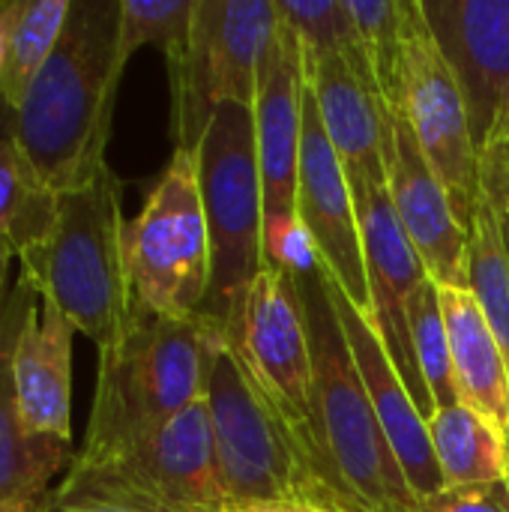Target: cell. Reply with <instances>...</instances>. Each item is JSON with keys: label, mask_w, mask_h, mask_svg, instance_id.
<instances>
[{"label": "cell", "mask_w": 509, "mask_h": 512, "mask_svg": "<svg viewBox=\"0 0 509 512\" xmlns=\"http://www.w3.org/2000/svg\"><path fill=\"white\" fill-rule=\"evenodd\" d=\"M120 60V0H72L66 27L9 117L12 138L63 195L87 183L108 159Z\"/></svg>", "instance_id": "6da1fadb"}, {"label": "cell", "mask_w": 509, "mask_h": 512, "mask_svg": "<svg viewBox=\"0 0 509 512\" xmlns=\"http://www.w3.org/2000/svg\"><path fill=\"white\" fill-rule=\"evenodd\" d=\"M312 342V441L324 483L351 512H420L357 372L336 315L330 273L294 276Z\"/></svg>", "instance_id": "7a4b0ae2"}, {"label": "cell", "mask_w": 509, "mask_h": 512, "mask_svg": "<svg viewBox=\"0 0 509 512\" xmlns=\"http://www.w3.org/2000/svg\"><path fill=\"white\" fill-rule=\"evenodd\" d=\"M225 333L207 318H159L135 306L126 336L99 351L96 393L75 462L108 465L207 396Z\"/></svg>", "instance_id": "3957f363"}, {"label": "cell", "mask_w": 509, "mask_h": 512, "mask_svg": "<svg viewBox=\"0 0 509 512\" xmlns=\"http://www.w3.org/2000/svg\"><path fill=\"white\" fill-rule=\"evenodd\" d=\"M18 279L99 351L126 336L135 297L126 267L123 183L108 162L87 183L57 195L54 228L18 258Z\"/></svg>", "instance_id": "277c9868"}, {"label": "cell", "mask_w": 509, "mask_h": 512, "mask_svg": "<svg viewBox=\"0 0 509 512\" xmlns=\"http://www.w3.org/2000/svg\"><path fill=\"white\" fill-rule=\"evenodd\" d=\"M207 411L228 504H312L351 512L228 342L216 348L210 363Z\"/></svg>", "instance_id": "5b68a950"}, {"label": "cell", "mask_w": 509, "mask_h": 512, "mask_svg": "<svg viewBox=\"0 0 509 512\" xmlns=\"http://www.w3.org/2000/svg\"><path fill=\"white\" fill-rule=\"evenodd\" d=\"M195 162L213 252L201 318L225 333L264 267V186L252 108L222 102L195 147Z\"/></svg>", "instance_id": "8992f818"}, {"label": "cell", "mask_w": 509, "mask_h": 512, "mask_svg": "<svg viewBox=\"0 0 509 512\" xmlns=\"http://www.w3.org/2000/svg\"><path fill=\"white\" fill-rule=\"evenodd\" d=\"M135 306L159 318H198L210 294L213 252L192 150H174L141 213L126 222Z\"/></svg>", "instance_id": "52a82bcc"}, {"label": "cell", "mask_w": 509, "mask_h": 512, "mask_svg": "<svg viewBox=\"0 0 509 512\" xmlns=\"http://www.w3.org/2000/svg\"><path fill=\"white\" fill-rule=\"evenodd\" d=\"M276 0H195L186 57L168 72L177 150L198 147L222 102H255L258 72L279 36Z\"/></svg>", "instance_id": "ba28073f"}, {"label": "cell", "mask_w": 509, "mask_h": 512, "mask_svg": "<svg viewBox=\"0 0 509 512\" xmlns=\"http://www.w3.org/2000/svg\"><path fill=\"white\" fill-rule=\"evenodd\" d=\"M402 108L459 222L471 231L483 195L480 153L462 90L423 15V0H402Z\"/></svg>", "instance_id": "9c48e42d"}, {"label": "cell", "mask_w": 509, "mask_h": 512, "mask_svg": "<svg viewBox=\"0 0 509 512\" xmlns=\"http://www.w3.org/2000/svg\"><path fill=\"white\" fill-rule=\"evenodd\" d=\"M225 342L240 354L255 384L270 396L315 459L312 342L297 279L282 267L264 264L249 285L237 321L225 330Z\"/></svg>", "instance_id": "30bf717a"}, {"label": "cell", "mask_w": 509, "mask_h": 512, "mask_svg": "<svg viewBox=\"0 0 509 512\" xmlns=\"http://www.w3.org/2000/svg\"><path fill=\"white\" fill-rule=\"evenodd\" d=\"M297 216L306 225L321 267L333 276L339 291L360 309L369 306V279L363 258V237L351 183L327 138L318 99L306 81L303 93V138L297 174Z\"/></svg>", "instance_id": "8fae6325"}, {"label": "cell", "mask_w": 509, "mask_h": 512, "mask_svg": "<svg viewBox=\"0 0 509 512\" xmlns=\"http://www.w3.org/2000/svg\"><path fill=\"white\" fill-rule=\"evenodd\" d=\"M360 237H363V258H366V279H369V306L381 342L402 375L405 387L411 390L414 402L420 405L423 417L435 414V402L423 384L411 327H408V303L414 291L429 279L417 249L411 246L396 207L390 201V189H363L354 192Z\"/></svg>", "instance_id": "7c38bea8"}, {"label": "cell", "mask_w": 509, "mask_h": 512, "mask_svg": "<svg viewBox=\"0 0 509 512\" xmlns=\"http://www.w3.org/2000/svg\"><path fill=\"white\" fill-rule=\"evenodd\" d=\"M483 156L509 102V0H423Z\"/></svg>", "instance_id": "4fadbf2b"}, {"label": "cell", "mask_w": 509, "mask_h": 512, "mask_svg": "<svg viewBox=\"0 0 509 512\" xmlns=\"http://www.w3.org/2000/svg\"><path fill=\"white\" fill-rule=\"evenodd\" d=\"M387 123V189L411 246L438 285L471 288V231L459 222L456 207L423 156L408 117L393 114Z\"/></svg>", "instance_id": "5bb4252c"}, {"label": "cell", "mask_w": 509, "mask_h": 512, "mask_svg": "<svg viewBox=\"0 0 509 512\" xmlns=\"http://www.w3.org/2000/svg\"><path fill=\"white\" fill-rule=\"evenodd\" d=\"M105 468L165 512H222L228 507L216 468L207 396Z\"/></svg>", "instance_id": "9a60e30c"}, {"label": "cell", "mask_w": 509, "mask_h": 512, "mask_svg": "<svg viewBox=\"0 0 509 512\" xmlns=\"http://www.w3.org/2000/svg\"><path fill=\"white\" fill-rule=\"evenodd\" d=\"M303 93H306L303 45L291 30V24L282 21L279 36L261 63L255 102H252L258 168L264 186V225L297 216Z\"/></svg>", "instance_id": "2e32d148"}, {"label": "cell", "mask_w": 509, "mask_h": 512, "mask_svg": "<svg viewBox=\"0 0 509 512\" xmlns=\"http://www.w3.org/2000/svg\"><path fill=\"white\" fill-rule=\"evenodd\" d=\"M330 291H333V303H336V315L339 324L345 330V339L351 345L357 372L366 384V393L372 399V408L384 426V435L414 489V495L420 498V504L426 498H435L438 492L447 489L444 474L438 468L435 450H432V438H429V420L423 417L420 405L414 402L411 390L405 387L402 375L396 372L381 333L375 327L372 312L354 306L339 285L330 276Z\"/></svg>", "instance_id": "e0dca14e"}, {"label": "cell", "mask_w": 509, "mask_h": 512, "mask_svg": "<svg viewBox=\"0 0 509 512\" xmlns=\"http://www.w3.org/2000/svg\"><path fill=\"white\" fill-rule=\"evenodd\" d=\"M306 81L318 99L327 138L345 168L351 192L387 189L390 123L381 93L342 54L306 57Z\"/></svg>", "instance_id": "ac0fdd59"}, {"label": "cell", "mask_w": 509, "mask_h": 512, "mask_svg": "<svg viewBox=\"0 0 509 512\" xmlns=\"http://www.w3.org/2000/svg\"><path fill=\"white\" fill-rule=\"evenodd\" d=\"M36 303L39 297L21 279L0 303V504H39L51 492V480L75 462L72 447L30 435L15 396L12 354Z\"/></svg>", "instance_id": "d6986e66"}, {"label": "cell", "mask_w": 509, "mask_h": 512, "mask_svg": "<svg viewBox=\"0 0 509 512\" xmlns=\"http://www.w3.org/2000/svg\"><path fill=\"white\" fill-rule=\"evenodd\" d=\"M72 336L57 306L39 300L21 327L12 375L30 435L72 447Z\"/></svg>", "instance_id": "ffe728a7"}, {"label": "cell", "mask_w": 509, "mask_h": 512, "mask_svg": "<svg viewBox=\"0 0 509 512\" xmlns=\"http://www.w3.org/2000/svg\"><path fill=\"white\" fill-rule=\"evenodd\" d=\"M456 396L509 435V360L471 288L438 285Z\"/></svg>", "instance_id": "44dd1931"}, {"label": "cell", "mask_w": 509, "mask_h": 512, "mask_svg": "<svg viewBox=\"0 0 509 512\" xmlns=\"http://www.w3.org/2000/svg\"><path fill=\"white\" fill-rule=\"evenodd\" d=\"M429 438L447 489L489 486L509 477V435L462 402L429 417Z\"/></svg>", "instance_id": "7402d4cb"}, {"label": "cell", "mask_w": 509, "mask_h": 512, "mask_svg": "<svg viewBox=\"0 0 509 512\" xmlns=\"http://www.w3.org/2000/svg\"><path fill=\"white\" fill-rule=\"evenodd\" d=\"M57 192H51L12 129H0V255L18 261L36 249L54 228Z\"/></svg>", "instance_id": "603a6c76"}, {"label": "cell", "mask_w": 509, "mask_h": 512, "mask_svg": "<svg viewBox=\"0 0 509 512\" xmlns=\"http://www.w3.org/2000/svg\"><path fill=\"white\" fill-rule=\"evenodd\" d=\"M72 0H18V15L12 24V42H9V63L0 81V105L12 114L45 60L51 57L66 18H69Z\"/></svg>", "instance_id": "cb8c5ba5"}, {"label": "cell", "mask_w": 509, "mask_h": 512, "mask_svg": "<svg viewBox=\"0 0 509 512\" xmlns=\"http://www.w3.org/2000/svg\"><path fill=\"white\" fill-rule=\"evenodd\" d=\"M471 291L509 360V255L486 195H480L471 225Z\"/></svg>", "instance_id": "d4e9b609"}, {"label": "cell", "mask_w": 509, "mask_h": 512, "mask_svg": "<svg viewBox=\"0 0 509 512\" xmlns=\"http://www.w3.org/2000/svg\"><path fill=\"white\" fill-rule=\"evenodd\" d=\"M360 33L387 120L402 108V0H345Z\"/></svg>", "instance_id": "484cf974"}, {"label": "cell", "mask_w": 509, "mask_h": 512, "mask_svg": "<svg viewBox=\"0 0 509 512\" xmlns=\"http://www.w3.org/2000/svg\"><path fill=\"white\" fill-rule=\"evenodd\" d=\"M192 18L195 0H120V60L129 63L138 48L156 45L168 72L177 69L189 48Z\"/></svg>", "instance_id": "4316f807"}, {"label": "cell", "mask_w": 509, "mask_h": 512, "mask_svg": "<svg viewBox=\"0 0 509 512\" xmlns=\"http://www.w3.org/2000/svg\"><path fill=\"white\" fill-rule=\"evenodd\" d=\"M408 327H411L414 357H417L423 384L435 402V411L459 405L456 384H453V363H450V339H447V324L441 312V294L432 276L414 291L408 303Z\"/></svg>", "instance_id": "83f0119b"}, {"label": "cell", "mask_w": 509, "mask_h": 512, "mask_svg": "<svg viewBox=\"0 0 509 512\" xmlns=\"http://www.w3.org/2000/svg\"><path fill=\"white\" fill-rule=\"evenodd\" d=\"M276 9L285 24L297 33L303 54L306 57H321V54H342L357 72L372 78L360 33L348 15L345 0H276ZM375 81V78H372Z\"/></svg>", "instance_id": "f1b7e54d"}, {"label": "cell", "mask_w": 509, "mask_h": 512, "mask_svg": "<svg viewBox=\"0 0 509 512\" xmlns=\"http://www.w3.org/2000/svg\"><path fill=\"white\" fill-rule=\"evenodd\" d=\"M36 512H165L105 465L72 462Z\"/></svg>", "instance_id": "f546056e"}, {"label": "cell", "mask_w": 509, "mask_h": 512, "mask_svg": "<svg viewBox=\"0 0 509 512\" xmlns=\"http://www.w3.org/2000/svg\"><path fill=\"white\" fill-rule=\"evenodd\" d=\"M420 512H509V483L444 489L435 498H426Z\"/></svg>", "instance_id": "4dcf8cb0"}, {"label": "cell", "mask_w": 509, "mask_h": 512, "mask_svg": "<svg viewBox=\"0 0 509 512\" xmlns=\"http://www.w3.org/2000/svg\"><path fill=\"white\" fill-rule=\"evenodd\" d=\"M480 183H483V195L489 198V204L495 207L501 234H504V246L509 255V153L501 147H489L480 159Z\"/></svg>", "instance_id": "1f68e13d"}, {"label": "cell", "mask_w": 509, "mask_h": 512, "mask_svg": "<svg viewBox=\"0 0 509 512\" xmlns=\"http://www.w3.org/2000/svg\"><path fill=\"white\" fill-rule=\"evenodd\" d=\"M18 15V0H0V81L9 63V42H12V24Z\"/></svg>", "instance_id": "d6a6232c"}, {"label": "cell", "mask_w": 509, "mask_h": 512, "mask_svg": "<svg viewBox=\"0 0 509 512\" xmlns=\"http://www.w3.org/2000/svg\"><path fill=\"white\" fill-rule=\"evenodd\" d=\"M222 512H333L312 504H228Z\"/></svg>", "instance_id": "836d02e7"}, {"label": "cell", "mask_w": 509, "mask_h": 512, "mask_svg": "<svg viewBox=\"0 0 509 512\" xmlns=\"http://www.w3.org/2000/svg\"><path fill=\"white\" fill-rule=\"evenodd\" d=\"M489 147H501V150H507L509 153V102L504 117H501V123H498V132H495L492 141H489ZM489 147H486V150H489ZM480 159H483V156H480Z\"/></svg>", "instance_id": "e575fe53"}, {"label": "cell", "mask_w": 509, "mask_h": 512, "mask_svg": "<svg viewBox=\"0 0 509 512\" xmlns=\"http://www.w3.org/2000/svg\"><path fill=\"white\" fill-rule=\"evenodd\" d=\"M9 270H12V258L0 255V303H3V297L9 291Z\"/></svg>", "instance_id": "d590c367"}, {"label": "cell", "mask_w": 509, "mask_h": 512, "mask_svg": "<svg viewBox=\"0 0 509 512\" xmlns=\"http://www.w3.org/2000/svg\"><path fill=\"white\" fill-rule=\"evenodd\" d=\"M39 504H0V512H36Z\"/></svg>", "instance_id": "8d00e7d4"}, {"label": "cell", "mask_w": 509, "mask_h": 512, "mask_svg": "<svg viewBox=\"0 0 509 512\" xmlns=\"http://www.w3.org/2000/svg\"><path fill=\"white\" fill-rule=\"evenodd\" d=\"M507 483H509V477H507Z\"/></svg>", "instance_id": "74e56055"}]
</instances>
